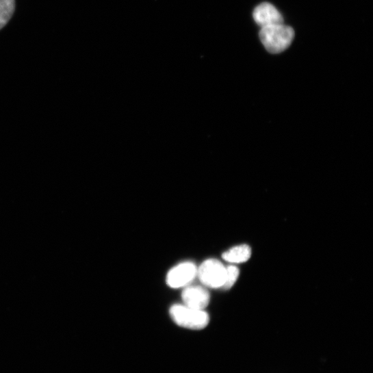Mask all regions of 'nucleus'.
<instances>
[{
	"instance_id": "nucleus-1",
	"label": "nucleus",
	"mask_w": 373,
	"mask_h": 373,
	"mask_svg": "<svg viewBox=\"0 0 373 373\" xmlns=\"http://www.w3.org/2000/svg\"><path fill=\"white\" fill-rule=\"evenodd\" d=\"M259 38L268 52L277 54L290 46L294 38V31L292 27L283 23L274 25L261 28Z\"/></svg>"
},
{
	"instance_id": "nucleus-2",
	"label": "nucleus",
	"mask_w": 373,
	"mask_h": 373,
	"mask_svg": "<svg viewBox=\"0 0 373 373\" xmlns=\"http://www.w3.org/2000/svg\"><path fill=\"white\" fill-rule=\"evenodd\" d=\"M170 314L178 326L190 330H203L209 322V317L205 311L185 305H174L170 310Z\"/></svg>"
},
{
	"instance_id": "nucleus-3",
	"label": "nucleus",
	"mask_w": 373,
	"mask_h": 373,
	"mask_svg": "<svg viewBox=\"0 0 373 373\" xmlns=\"http://www.w3.org/2000/svg\"><path fill=\"white\" fill-rule=\"evenodd\" d=\"M227 267L218 260L205 261L197 270V276L207 287L222 288L225 283Z\"/></svg>"
},
{
	"instance_id": "nucleus-4",
	"label": "nucleus",
	"mask_w": 373,
	"mask_h": 373,
	"mask_svg": "<svg viewBox=\"0 0 373 373\" xmlns=\"http://www.w3.org/2000/svg\"><path fill=\"white\" fill-rule=\"evenodd\" d=\"M197 270L192 262L180 263L170 270L166 282L172 288L185 287L197 276Z\"/></svg>"
},
{
	"instance_id": "nucleus-5",
	"label": "nucleus",
	"mask_w": 373,
	"mask_h": 373,
	"mask_svg": "<svg viewBox=\"0 0 373 373\" xmlns=\"http://www.w3.org/2000/svg\"><path fill=\"white\" fill-rule=\"evenodd\" d=\"M182 300L185 306L204 310L209 305L210 296L209 292L201 286H186L182 292Z\"/></svg>"
},
{
	"instance_id": "nucleus-6",
	"label": "nucleus",
	"mask_w": 373,
	"mask_h": 373,
	"mask_svg": "<svg viewBox=\"0 0 373 373\" xmlns=\"http://www.w3.org/2000/svg\"><path fill=\"white\" fill-rule=\"evenodd\" d=\"M253 18L261 28L283 23L281 13L268 3H261L255 9Z\"/></svg>"
},
{
	"instance_id": "nucleus-7",
	"label": "nucleus",
	"mask_w": 373,
	"mask_h": 373,
	"mask_svg": "<svg viewBox=\"0 0 373 373\" xmlns=\"http://www.w3.org/2000/svg\"><path fill=\"white\" fill-rule=\"evenodd\" d=\"M252 255L251 248L248 245L235 246L222 255V259L232 263H242L248 261Z\"/></svg>"
},
{
	"instance_id": "nucleus-8",
	"label": "nucleus",
	"mask_w": 373,
	"mask_h": 373,
	"mask_svg": "<svg viewBox=\"0 0 373 373\" xmlns=\"http://www.w3.org/2000/svg\"><path fill=\"white\" fill-rule=\"evenodd\" d=\"M15 11V0H0V29L10 21Z\"/></svg>"
},
{
	"instance_id": "nucleus-9",
	"label": "nucleus",
	"mask_w": 373,
	"mask_h": 373,
	"mask_svg": "<svg viewBox=\"0 0 373 373\" xmlns=\"http://www.w3.org/2000/svg\"><path fill=\"white\" fill-rule=\"evenodd\" d=\"M240 276V269L235 266L227 267V275L225 283L222 286L223 290L231 289L237 282Z\"/></svg>"
}]
</instances>
